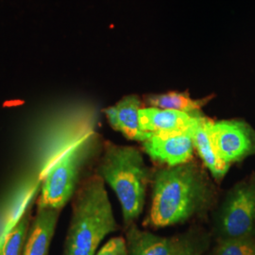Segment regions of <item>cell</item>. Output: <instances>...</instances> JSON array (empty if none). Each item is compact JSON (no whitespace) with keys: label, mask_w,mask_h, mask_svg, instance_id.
Here are the masks:
<instances>
[{"label":"cell","mask_w":255,"mask_h":255,"mask_svg":"<svg viewBox=\"0 0 255 255\" xmlns=\"http://www.w3.org/2000/svg\"><path fill=\"white\" fill-rule=\"evenodd\" d=\"M203 164L194 159L152 168L150 204L144 226L171 227L201 219L218 204V190Z\"/></svg>","instance_id":"1"},{"label":"cell","mask_w":255,"mask_h":255,"mask_svg":"<svg viewBox=\"0 0 255 255\" xmlns=\"http://www.w3.org/2000/svg\"><path fill=\"white\" fill-rule=\"evenodd\" d=\"M95 112L82 108L54 163L46 170L37 207L60 210L71 201L96 165L104 141L95 127Z\"/></svg>","instance_id":"2"},{"label":"cell","mask_w":255,"mask_h":255,"mask_svg":"<svg viewBox=\"0 0 255 255\" xmlns=\"http://www.w3.org/2000/svg\"><path fill=\"white\" fill-rule=\"evenodd\" d=\"M94 172L116 193L125 228L136 224L152 177V168L146 164L142 151L135 146L104 141Z\"/></svg>","instance_id":"3"},{"label":"cell","mask_w":255,"mask_h":255,"mask_svg":"<svg viewBox=\"0 0 255 255\" xmlns=\"http://www.w3.org/2000/svg\"><path fill=\"white\" fill-rule=\"evenodd\" d=\"M105 184L93 172L75 193L64 255H95L104 238L119 230Z\"/></svg>","instance_id":"4"},{"label":"cell","mask_w":255,"mask_h":255,"mask_svg":"<svg viewBox=\"0 0 255 255\" xmlns=\"http://www.w3.org/2000/svg\"><path fill=\"white\" fill-rule=\"evenodd\" d=\"M218 240L255 235V175L238 182L212 212Z\"/></svg>","instance_id":"5"},{"label":"cell","mask_w":255,"mask_h":255,"mask_svg":"<svg viewBox=\"0 0 255 255\" xmlns=\"http://www.w3.org/2000/svg\"><path fill=\"white\" fill-rule=\"evenodd\" d=\"M209 131L219 157L230 165L255 155V129L246 121L211 120Z\"/></svg>","instance_id":"6"},{"label":"cell","mask_w":255,"mask_h":255,"mask_svg":"<svg viewBox=\"0 0 255 255\" xmlns=\"http://www.w3.org/2000/svg\"><path fill=\"white\" fill-rule=\"evenodd\" d=\"M190 128L179 132L151 133L142 143V150L161 166H176L188 163L194 159L195 151Z\"/></svg>","instance_id":"7"},{"label":"cell","mask_w":255,"mask_h":255,"mask_svg":"<svg viewBox=\"0 0 255 255\" xmlns=\"http://www.w3.org/2000/svg\"><path fill=\"white\" fill-rule=\"evenodd\" d=\"M142 108L140 98L136 95H129L103 112L110 126L115 130L130 141L143 143L151 133L144 131L140 126L139 112Z\"/></svg>","instance_id":"8"},{"label":"cell","mask_w":255,"mask_h":255,"mask_svg":"<svg viewBox=\"0 0 255 255\" xmlns=\"http://www.w3.org/2000/svg\"><path fill=\"white\" fill-rule=\"evenodd\" d=\"M212 119L201 116L190 128L192 141L195 151H197L201 164L209 172L212 178L217 182H220L231 167L219 157L210 135L209 126Z\"/></svg>","instance_id":"9"},{"label":"cell","mask_w":255,"mask_h":255,"mask_svg":"<svg viewBox=\"0 0 255 255\" xmlns=\"http://www.w3.org/2000/svg\"><path fill=\"white\" fill-rule=\"evenodd\" d=\"M200 117H194L174 110L159 109L155 107H143L139 112L141 128L148 133L185 131L198 121Z\"/></svg>","instance_id":"10"},{"label":"cell","mask_w":255,"mask_h":255,"mask_svg":"<svg viewBox=\"0 0 255 255\" xmlns=\"http://www.w3.org/2000/svg\"><path fill=\"white\" fill-rule=\"evenodd\" d=\"M60 214V210L37 207L36 216L27 232L23 255H48Z\"/></svg>","instance_id":"11"},{"label":"cell","mask_w":255,"mask_h":255,"mask_svg":"<svg viewBox=\"0 0 255 255\" xmlns=\"http://www.w3.org/2000/svg\"><path fill=\"white\" fill-rule=\"evenodd\" d=\"M128 255H172L179 236L165 237L141 230L136 224L126 227Z\"/></svg>","instance_id":"12"},{"label":"cell","mask_w":255,"mask_h":255,"mask_svg":"<svg viewBox=\"0 0 255 255\" xmlns=\"http://www.w3.org/2000/svg\"><path fill=\"white\" fill-rule=\"evenodd\" d=\"M213 99V96H210L203 99H192L188 92L171 91L148 95L145 98L148 107H155L159 109L174 110L178 112H182L194 117L202 116L201 109Z\"/></svg>","instance_id":"13"},{"label":"cell","mask_w":255,"mask_h":255,"mask_svg":"<svg viewBox=\"0 0 255 255\" xmlns=\"http://www.w3.org/2000/svg\"><path fill=\"white\" fill-rule=\"evenodd\" d=\"M211 241V235L201 227H194L179 236L178 245L172 255H203Z\"/></svg>","instance_id":"14"},{"label":"cell","mask_w":255,"mask_h":255,"mask_svg":"<svg viewBox=\"0 0 255 255\" xmlns=\"http://www.w3.org/2000/svg\"><path fill=\"white\" fill-rule=\"evenodd\" d=\"M31 209L26 211L17 225L6 237L0 248V255H23L27 232L31 223Z\"/></svg>","instance_id":"15"},{"label":"cell","mask_w":255,"mask_h":255,"mask_svg":"<svg viewBox=\"0 0 255 255\" xmlns=\"http://www.w3.org/2000/svg\"><path fill=\"white\" fill-rule=\"evenodd\" d=\"M212 255H255V235L218 240Z\"/></svg>","instance_id":"16"},{"label":"cell","mask_w":255,"mask_h":255,"mask_svg":"<svg viewBox=\"0 0 255 255\" xmlns=\"http://www.w3.org/2000/svg\"><path fill=\"white\" fill-rule=\"evenodd\" d=\"M95 255H128L125 238L121 237L111 238Z\"/></svg>","instance_id":"17"}]
</instances>
